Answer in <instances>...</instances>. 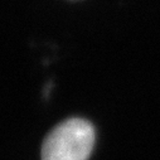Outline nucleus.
Returning a JSON list of instances; mask_svg holds the SVG:
<instances>
[{
  "instance_id": "1",
  "label": "nucleus",
  "mask_w": 160,
  "mask_h": 160,
  "mask_svg": "<svg viewBox=\"0 0 160 160\" xmlns=\"http://www.w3.org/2000/svg\"><path fill=\"white\" fill-rule=\"evenodd\" d=\"M93 144V126L83 118H69L44 139L42 160H88Z\"/></svg>"
}]
</instances>
